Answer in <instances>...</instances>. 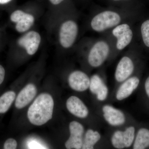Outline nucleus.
Returning <instances> with one entry per match:
<instances>
[{
    "label": "nucleus",
    "mask_w": 149,
    "mask_h": 149,
    "mask_svg": "<svg viewBox=\"0 0 149 149\" xmlns=\"http://www.w3.org/2000/svg\"><path fill=\"white\" fill-rule=\"evenodd\" d=\"M91 77L81 70H74L69 74L68 84L73 91L83 92L87 91L90 86Z\"/></svg>",
    "instance_id": "obj_9"
},
{
    "label": "nucleus",
    "mask_w": 149,
    "mask_h": 149,
    "mask_svg": "<svg viewBox=\"0 0 149 149\" xmlns=\"http://www.w3.org/2000/svg\"><path fill=\"white\" fill-rule=\"evenodd\" d=\"M112 35L116 40V48L120 51L130 45L133 38V32L130 25L125 22L118 24L112 29Z\"/></svg>",
    "instance_id": "obj_5"
},
{
    "label": "nucleus",
    "mask_w": 149,
    "mask_h": 149,
    "mask_svg": "<svg viewBox=\"0 0 149 149\" xmlns=\"http://www.w3.org/2000/svg\"><path fill=\"white\" fill-rule=\"evenodd\" d=\"M41 36L39 33L32 31L27 32L18 40V44L27 51L29 55L36 53L41 42Z\"/></svg>",
    "instance_id": "obj_10"
},
{
    "label": "nucleus",
    "mask_w": 149,
    "mask_h": 149,
    "mask_svg": "<svg viewBox=\"0 0 149 149\" xmlns=\"http://www.w3.org/2000/svg\"><path fill=\"white\" fill-rule=\"evenodd\" d=\"M101 139V136L98 131L92 129H88L83 138L82 149H94Z\"/></svg>",
    "instance_id": "obj_16"
},
{
    "label": "nucleus",
    "mask_w": 149,
    "mask_h": 149,
    "mask_svg": "<svg viewBox=\"0 0 149 149\" xmlns=\"http://www.w3.org/2000/svg\"><path fill=\"white\" fill-rule=\"evenodd\" d=\"M63 1V0H49L50 2L53 4L55 5L59 4Z\"/></svg>",
    "instance_id": "obj_24"
},
{
    "label": "nucleus",
    "mask_w": 149,
    "mask_h": 149,
    "mask_svg": "<svg viewBox=\"0 0 149 149\" xmlns=\"http://www.w3.org/2000/svg\"><path fill=\"white\" fill-rule=\"evenodd\" d=\"M11 21L16 23L17 31L22 33L27 31L35 22V18L32 15L26 13L21 10L15 11L11 15Z\"/></svg>",
    "instance_id": "obj_11"
},
{
    "label": "nucleus",
    "mask_w": 149,
    "mask_h": 149,
    "mask_svg": "<svg viewBox=\"0 0 149 149\" xmlns=\"http://www.w3.org/2000/svg\"><path fill=\"white\" fill-rule=\"evenodd\" d=\"M15 93L12 91L6 92L0 97V113L6 112L15 98Z\"/></svg>",
    "instance_id": "obj_18"
},
{
    "label": "nucleus",
    "mask_w": 149,
    "mask_h": 149,
    "mask_svg": "<svg viewBox=\"0 0 149 149\" xmlns=\"http://www.w3.org/2000/svg\"><path fill=\"white\" fill-rule=\"evenodd\" d=\"M54 101L50 94H40L29 107L27 117L29 122L40 126L47 123L52 118Z\"/></svg>",
    "instance_id": "obj_1"
},
{
    "label": "nucleus",
    "mask_w": 149,
    "mask_h": 149,
    "mask_svg": "<svg viewBox=\"0 0 149 149\" xmlns=\"http://www.w3.org/2000/svg\"><path fill=\"white\" fill-rule=\"evenodd\" d=\"M113 1H121V0H113Z\"/></svg>",
    "instance_id": "obj_26"
},
{
    "label": "nucleus",
    "mask_w": 149,
    "mask_h": 149,
    "mask_svg": "<svg viewBox=\"0 0 149 149\" xmlns=\"http://www.w3.org/2000/svg\"><path fill=\"white\" fill-rule=\"evenodd\" d=\"M134 70V64L132 59L128 56H123L116 65L115 79L118 83H122L130 77Z\"/></svg>",
    "instance_id": "obj_7"
},
{
    "label": "nucleus",
    "mask_w": 149,
    "mask_h": 149,
    "mask_svg": "<svg viewBox=\"0 0 149 149\" xmlns=\"http://www.w3.org/2000/svg\"><path fill=\"white\" fill-rule=\"evenodd\" d=\"M145 89L147 95L149 98V76L147 78L145 83Z\"/></svg>",
    "instance_id": "obj_23"
},
{
    "label": "nucleus",
    "mask_w": 149,
    "mask_h": 149,
    "mask_svg": "<svg viewBox=\"0 0 149 149\" xmlns=\"http://www.w3.org/2000/svg\"><path fill=\"white\" fill-rule=\"evenodd\" d=\"M123 14L113 10L100 12L93 17L91 22V28L95 32H102L123 23Z\"/></svg>",
    "instance_id": "obj_2"
},
{
    "label": "nucleus",
    "mask_w": 149,
    "mask_h": 149,
    "mask_svg": "<svg viewBox=\"0 0 149 149\" xmlns=\"http://www.w3.org/2000/svg\"><path fill=\"white\" fill-rule=\"evenodd\" d=\"M141 32L144 44L149 47V19L146 20L142 24Z\"/></svg>",
    "instance_id": "obj_20"
},
{
    "label": "nucleus",
    "mask_w": 149,
    "mask_h": 149,
    "mask_svg": "<svg viewBox=\"0 0 149 149\" xmlns=\"http://www.w3.org/2000/svg\"><path fill=\"white\" fill-rule=\"evenodd\" d=\"M102 112L104 120L112 126H120L125 123L126 117L124 113L113 106L105 105L102 108Z\"/></svg>",
    "instance_id": "obj_8"
},
{
    "label": "nucleus",
    "mask_w": 149,
    "mask_h": 149,
    "mask_svg": "<svg viewBox=\"0 0 149 149\" xmlns=\"http://www.w3.org/2000/svg\"><path fill=\"white\" fill-rule=\"evenodd\" d=\"M135 128L133 126H129L123 131L122 140L125 148H130L133 145L135 140Z\"/></svg>",
    "instance_id": "obj_19"
},
{
    "label": "nucleus",
    "mask_w": 149,
    "mask_h": 149,
    "mask_svg": "<svg viewBox=\"0 0 149 149\" xmlns=\"http://www.w3.org/2000/svg\"><path fill=\"white\" fill-rule=\"evenodd\" d=\"M68 110L77 118H85L88 117L89 111L88 107L79 97L72 96L68 99L66 102Z\"/></svg>",
    "instance_id": "obj_14"
},
{
    "label": "nucleus",
    "mask_w": 149,
    "mask_h": 149,
    "mask_svg": "<svg viewBox=\"0 0 149 149\" xmlns=\"http://www.w3.org/2000/svg\"><path fill=\"white\" fill-rule=\"evenodd\" d=\"M89 89L99 101L104 102L107 100L109 92L108 88L99 74H94L91 76Z\"/></svg>",
    "instance_id": "obj_12"
},
{
    "label": "nucleus",
    "mask_w": 149,
    "mask_h": 149,
    "mask_svg": "<svg viewBox=\"0 0 149 149\" xmlns=\"http://www.w3.org/2000/svg\"><path fill=\"white\" fill-rule=\"evenodd\" d=\"M133 149H145L149 147V130L141 128L137 132L133 143Z\"/></svg>",
    "instance_id": "obj_17"
},
{
    "label": "nucleus",
    "mask_w": 149,
    "mask_h": 149,
    "mask_svg": "<svg viewBox=\"0 0 149 149\" xmlns=\"http://www.w3.org/2000/svg\"><path fill=\"white\" fill-rule=\"evenodd\" d=\"M11 0H0V4H5L10 1Z\"/></svg>",
    "instance_id": "obj_25"
},
{
    "label": "nucleus",
    "mask_w": 149,
    "mask_h": 149,
    "mask_svg": "<svg viewBox=\"0 0 149 149\" xmlns=\"http://www.w3.org/2000/svg\"><path fill=\"white\" fill-rule=\"evenodd\" d=\"M140 83V79L136 76L130 77L121 83L116 94V98L121 101L128 98L137 89Z\"/></svg>",
    "instance_id": "obj_13"
},
{
    "label": "nucleus",
    "mask_w": 149,
    "mask_h": 149,
    "mask_svg": "<svg viewBox=\"0 0 149 149\" xmlns=\"http://www.w3.org/2000/svg\"><path fill=\"white\" fill-rule=\"evenodd\" d=\"M5 76V70L4 68L0 65V85L3 83Z\"/></svg>",
    "instance_id": "obj_22"
},
{
    "label": "nucleus",
    "mask_w": 149,
    "mask_h": 149,
    "mask_svg": "<svg viewBox=\"0 0 149 149\" xmlns=\"http://www.w3.org/2000/svg\"><path fill=\"white\" fill-rule=\"evenodd\" d=\"M70 136L65 142V147L68 149H82L83 146L84 126L80 123L72 121L70 123Z\"/></svg>",
    "instance_id": "obj_6"
},
{
    "label": "nucleus",
    "mask_w": 149,
    "mask_h": 149,
    "mask_svg": "<svg viewBox=\"0 0 149 149\" xmlns=\"http://www.w3.org/2000/svg\"><path fill=\"white\" fill-rule=\"evenodd\" d=\"M37 93L36 86L33 84H28L19 93L15 101V107L18 109L23 108L32 101Z\"/></svg>",
    "instance_id": "obj_15"
},
{
    "label": "nucleus",
    "mask_w": 149,
    "mask_h": 149,
    "mask_svg": "<svg viewBox=\"0 0 149 149\" xmlns=\"http://www.w3.org/2000/svg\"><path fill=\"white\" fill-rule=\"evenodd\" d=\"M78 33V25L75 21L68 20L61 26L59 39L61 45L65 49H69L76 41Z\"/></svg>",
    "instance_id": "obj_4"
},
{
    "label": "nucleus",
    "mask_w": 149,
    "mask_h": 149,
    "mask_svg": "<svg viewBox=\"0 0 149 149\" xmlns=\"http://www.w3.org/2000/svg\"><path fill=\"white\" fill-rule=\"evenodd\" d=\"M111 48L110 44L107 40H100L96 41L88 52V64L93 68L101 66L109 57Z\"/></svg>",
    "instance_id": "obj_3"
},
{
    "label": "nucleus",
    "mask_w": 149,
    "mask_h": 149,
    "mask_svg": "<svg viewBox=\"0 0 149 149\" xmlns=\"http://www.w3.org/2000/svg\"><path fill=\"white\" fill-rule=\"evenodd\" d=\"M17 147L16 140L13 139H9L6 141L4 144V149H15Z\"/></svg>",
    "instance_id": "obj_21"
}]
</instances>
